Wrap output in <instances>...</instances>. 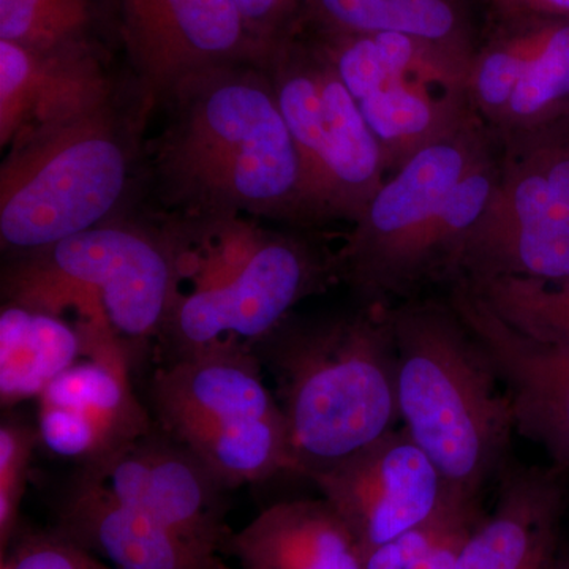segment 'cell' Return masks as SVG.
<instances>
[{
  "instance_id": "cell-1",
  "label": "cell",
  "mask_w": 569,
  "mask_h": 569,
  "mask_svg": "<svg viewBox=\"0 0 569 569\" xmlns=\"http://www.w3.org/2000/svg\"><path fill=\"white\" fill-rule=\"evenodd\" d=\"M160 103L167 121L152 163L164 203L187 220L249 213L317 223L301 156L263 63L192 74Z\"/></svg>"
},
{
  "instance_id": "cell-2",
  "label": "cell",
  "mask_w": 569,
  "mask_h": 569,
  "mask_svg": "<svg viewBox=\"0 0 569 569\" xmlns=\"http://www.w3.org/2000/svg\"><path fill=\"white\" fill-rule=\"evenodd\" d=\"M277 381L299 475L396 429L397 351L388 306L284 318L252 347Z\"/></svg>"
},
{
  "instance_id": "cell-3",
  "label": "cell",
  "mask_w": 569,
  "mask_h": 569,
  "mask_svg": "<svg viewBox=\"0 0 569 569\" xmlns=\"http://www.w3.org/2000/svg\"><path fill=\"white\" fill-rule=\"evenodd\" d=\"M397 351L403 429L429 456L451 492L479 498L507 467L515 427L489 355L445 301L388 306Z\"/></svg>"
},
{
  "instance_id": "cell-4",
  "label": "cell",
  "mask_w": 569,
  "mask_h": 569,
  "mask_svg": "<svg viewBox=\"0 0 569 569\" xmlns=\"http://www.w3.org/2000/svg\"><path fill=\"white\" fill-rule=\"evenodd\" d=\"M182 280L178 236L111 219L39 252L11 258L7 301L111 326L126 342L162 336Z\"/></svg>"
},
{
  "instance_id": "cell-5",
  "label": "cell",
  "mask_w": 569,
  "mask_h": 569,
  "mask_svg": "<svg viewBox=\"0 0 569 569\" xmlns=\"http://www.w3.org/2000/svg\"><path fill=\"white\" fill-rule=\"evenodd\" d=\"M132 152L111 100L11 141L0 168V242L39 252L116 219Z\"/></svg>"
},
{
  "instance_id": "cell-6",
  "label": "cell",
  "mask_w": 569,
  "mask_h": 569,
  "mask_svg": "<svg viewBox=\"0 0 569 569\" xmlns=\"http://www.w3.org/2000/svg\"><path fill=\"white\" fill-rule=\"evenodd\" d=\"M152 406L162 430L186 445L227 489L293 473L279 402L252 347L219 343L157 370Z\"/></svg>"
},
{
  "instance_id": "cell-7",
  "label": "cell",
  "mask_w": 569,
  "mask_h": 569,
  "mask_svg": "<svg viewBox=\"0 0 569 569\" xmlns=\"http://www.w3.org/2000/svg\"><path fill=\"white\" fill-rule=\"evenodd\" d=\"M496 141V133L477 116L388 176L335 257L337 279L362 305L408 301L430 283L429 249L441 211Z\"/></svg>"
},
{
  "instance_id": "cell-8",
  "label": "cell",
  "mask_w": 569,
  "mask_h": 569,
  "mask_svg": "<svg viewBox=\"0 0 569 569\" xmlns=\"http://www.w3.org/2000/svg\"><path fill=\"white\" fill-rule=\"evenodd\" d=\"M301 32L346 82L383 149L389 174L478 116L468 91L471 61L437 44L391 32Z\"/></svg>"
},
{
  "instance_id": "cell-9",
  "label": "cell",
  "mask_w": 569,
  "mask_h": 569,
  "mask_svg": "<svg viewBox=\"0 0 569 569\" xmlns=\"http://www.w3.org/2000/svg\"><path fill=\"white\" fill-rule=\"evenodd\" d=\"M266 69L301 156L317 223L356 222L389 173L346 82L317 41L298 29L277 41Z\"/></svg>"
},
{
  "instance_id": "cell-10",
  "label": "cell",
  "mask_w": 569,
  "mask_h": 569,
  "mask_svg": "<svg viewBox=\"0 0 569 569\" xmlns=\"http://www.w3.org/2000/svg\"><path fill=\"white\" fill-rule=\"evenodd\" d=\"M331 279L335 257L301 236L264 231L233 276L178 299L162 336L174 358L219 343L253 347Z\"/></svg>"
},
{
  "instance_id": "cell-11",
  "label": "cell",
  "mask_w": 569,
  "mask_h": 569,
  "mask_svg": "<svg viewBox=\"0 0 569 569\" xmlns=\"http://www.w3.org/2000/svg\"><path fill=\"white\" fill-rule=\"evenodd\" d=\"M498 142L496 189L462 247L455 280L527 277L563 282L569 279V213L523 142Z\"/></svg>"
},
{
  "instance_id": "cell-12",
  "label": "cell",
  "mask_w": 569,
  "mask_h": 569,
  "mask_svg": "<svg viewBox=\"0 0 569 569\" xmlns=\"http://www.w3.org/2000/svg\"><path fill=\"white\" fill-rule=\"evenodd\" d=\"M88 350L39 397L40 443L59 458L99 466L152 429L133 395L129 348L111 326L81 321Z\"/></svg>"
},
{
  "instance_id": "cell-13",
  "label": "cell",
  "mask_w": 569,
  "mask_h": 569,
  "mask_svg": "<svg viewBox=\"0 0 569 569\" xmlns=\"http://www.w3.org/2000/svg\"><path fill=\"white\" fill-rule=\"evenodd\" d=\"M119 13L140 81L141 114L192 74L233 63L266 66L234 0H119Z\"/></svg>"
},
{
  "instance_id": "cell-14",
  "label": "cell",
  "mask_w": 569,
  "mask_h": 569,
  "mask_svg": "<svg viewBox=\"0 0 569 569\" xmlns=\"http://www.w3.org/2000/svg\"><path fill=\"white\" fill-rule=\"evenodd\" d=\"M309 478L342 516L365 560L429 519L448 488L406 429H392Z\"/></svg>"
},
{
  "instance_id": "cell-15",
  "label": "cell",
  "mask_w": 569,
  "mask_h": 569,
  "mask_svg": "<svg viewBox=\"0 0 569 569\" xmlns=\"http://www.w3.org/2000/svg\"><path fill=\"white\" fill-rule=\"evenodd\" d=\"M112 496L162 523L206 557L220 556L227 489L203 460L167 432L153 429L99 466L82 467Z\"/></svg>"
},
{
  "instance_id": "cell-16",
  "label": "cell",
  "mask_w": 569,
  "mask_h": 569,
  "mask_svg": "<svg viewBox=\"0 0 569 569\" xmlns=\"http://www.w3.org/2000/svg\"><path fill=\"white\" fill-rule=\"evenodd\" d=\"M447 299L496 367L516 430L569 470V347L523 335L466 279L449 283Z\"/></svg>"
},
{
  "instance_id": "cell-17",
  "label": "cell",
  "mask_w": 569,
  "mask_h": 569,
  "mask_svg": "<svg viewBox=\"0 0 569 569\" xmlns=\"http://www.w3.org/2000/svg\"><path fill=\"white\" fill-rule=\"evenodd\" d=\"M111 88L89 48L37 51L0 40V144L110 102Z\"/></svg>"
},
{
  "instance_id": "cell-18",
  "label": "cell",
  "mask_w": 569,
  "mask_h": 569,
  "mask_svg": "<svg viewBox=\"0 0 569 569\" xmlns=\"http://www.w3.org/2000/svg\"><path fill=\"white\" fill-rule=\"evenodd\" d=\"M54 530L114 569H211L206 557L82 470L58 508Z\"/></svg>"
},
{
  "instance_id": "cell-19",
  "label": "cell",
  "mask_w": 569,
  "mask_h": 569,
  "mask_svg": "<svg viewBox=\"0 0 569 569\" xmlns=\"http://www.w3.org/2000/svg\"><path fill=\"white\" fill-rule=\"evenodd\" d=\"M241 569H365L361 548L325 498L279 501L224 538Z\"/></svg>"
},
{
  "instance_id": "cell-20",
  "label": "cell",
  "mask_w": 569,
  "mask_h": 569,
  "mask_svg": "<svg viewBox=\"0 0 569 569\" xmlns=\"http://www.w3.org/2000/svg\"><path fill=\"white\" fill-rule=\"evenodd\" d=\"M291 29L402 33L467 61L473 59L485 32L481 0H305Z\"/></svg>"
},
{
  "instance_id": "cell-21",
  "label": "cell",
  "mask_w": 569,
  "mask_h": 569,
  "mask_svg": "<svg viewBox=\"0 0 569 569\" xmlns=\"http://www.w3.org/2000/svg\"><path fill=\"white\" fill-rule=\"evenodd\" d=\"M563 471L507 467L496 509L460 549L456 569H523L535 550L557 537Z\"/></svg>"
},
{
  "instance_id": "cell-22",
  "label": "cell",
  "mask_w": 569,
  "mask_h": 569,
  "mask_svg": "<svg viewBox=\"0 0 569 569\" xmlns=\"http://www.w3.org/2000/svg\"><path fill=\"white\" fill-rule=\"evenodd\" d=\"M88 331L78 321L7 301L0 312V402L13 407L41 396L52 381L80 361Z\"/></svg>"
},
{
  "instance_id": "cell-23",
  "label": "cell",
  "mask_w": 569,
  "mask_h": 569,
  "mask_svg": "<svg viewBox=\"0 0 569 569\" xmlns=\"http://www.w3.org/2000/svg\"><path fill=\"white\" fill-rule=\"evenodd\" d=\"M518 78L498 138L531 132L569 118V20L515 18Z\"/></svg>"
},
{
  "instance_id": "cell-24",
  "label": "cell",
  "mask_w": 569,
  "mask_h": 569,
  "mask_svg": "<svg viewBox=\"0 0 569 569\" xmlns=\"http://www.w3.org/2000/svg\"><path fill=\"white\" fill-rule=\"evenodd\" d=\"M470 283L498 316L523 335L569 347V279L545 282L498 277Z\"/></svg>"
},
{
  "instance_id": "cell-25",
  "label": "cell",
  "mask_w": 569,
  "mask_h": 569,
  "mask_svg": "<svg viewBox=\"0 0 569 569\" xmlns=\"http://www.w3.org/2000/svg\"><path fill=\"white\" fill-rule=\"evenodd\" d=\"M96 0H0V40L37 51L89 48Z\"/></svg>"
},
{
  "instance_id": "cell-26",
  "label": "cell",
  "mask_w": 569,
  "mask_h": 569,
  "mask_svg": "<svg viewBox=\"0 0 569 569\" xmlns=\"http://www.w3.org/2000/svg\"><path fill=\"white\" fill-rule=\"evenodd\" d=\"M478 500L448 490L443 503L429 519L373 550L365 569H426L433 550L449 533L479 519Z\"/></svg>"
},
{
  "instance_id": "cell-27",
  "label": "cell",
  "mask_w": 569,
  "mask_h": 569,
  "mask_svg": "<svg viewBox=\"0 0 569 569\" xmlns=\"http://www.w3.org/2000/svg\"><path fill=\"white\" fill-rule=\"evenodd\" d=\"M37 443L39 430L13 421L0 427V553L20 530L21 501Z\"/></svg>"
},
{
  "instance_id": "cell-28",
  "label": "cell",
  "mask_w": 569,
  "mask_h": 569,
  "mask_svg": "<svg viewBox=\"0 0 569 569\" xmlns=\"http://www.w3.org/2000/svg\"><path fill=\"white\" fill-rule=\"evenodd\" d=\"M0 569H114L58 530H18Z\"/></svg>"
},
{
  "instance_id": "cell-29",
  "label": "cell",
  "mask_w": 569,
  "mask_h": 569,
  "mask_svg": "<svg viewBox=\"0 0 569 569\" xmlns=\"http://www.w3.org/2000/svg\"><path fill=\"white\" fill-rule=\"evenodd\" d=\"M503 138H518L523 142L548 179L557 201L569 213V118Z\"/></svg>"
},
{
  "instance_id": "cell-30",
  "label": "cell",
  "mask_w": 569,
  "mask_h": 569,
  "mask_svg": "<svg viewBox=\"0 0 569 569\" xmlns=\"http://www.w3.org/2000/svg\"><path fill=\"white\" fill-rule=\"evenodd\" d=\"M250 37L264 52H269L277 41L293 28L305 0H234Z\"/></svg>"
},
{
  "instance_id": "cell-31",
  "label": "cell",
  "mask_w": 569,
  "mask_h": 569,
  "mask_svg": "<svg viewBox=\"0 0 569 569\" xmlns=\"http://www.w3.org/2000/svg\"><path fill=\"white\" fill-rule=\"evenodd\" d=\"M488 20L561 18L569 20V0H485Z\"/></svg>"
},
{
  "instance_id": "cell-32",
  "label": "cell",
  "mask_w": 569,
  "mask_h": 569,
  "mask_svg": "<svg viewBox=\"0 0 569 569\" xmlns=\"http://www.w3.org/2000/svg\"><path fill=\"white\" fill-rule=\"evenodd\" d=\"M556 538H550L548 541L542 542L537 550H535L531 559L527 561L523 569H548L550 560L553 559V550H556Z\"/></svg>"
},
{
  "instance_id": "cell-33",
  "label": "cell",
  "mask_w": 569,
  "mask_h": 569,
  "mask_svg": "<svg viewBox=\"0 0 569 569\" xmlns=\"http://www.w3.org/2000/svg\"><path fill=\"white\" fill-rule=\"evenodd\" d=\"M211 569H241V568H233L231 565H228L227 561L222 559V556H217L216 559L212 561V568Z\"/></svg>"
},
{
  "instance_id": "cell-34",
  "label": "cell",
  "mask_w": 569,
  "mask_h": 569,
  "mask_svg": "<svg viewBox=\"0 0 569 569\" xmlns=\"http://www.w3.org/2000/svg\"><path fill=\"white\" fill-rule=\"evenodd\" d=\"M553 569H569V557L567 559H561L557 561L556 567Z\"/></svg>"
}]
</instances>
